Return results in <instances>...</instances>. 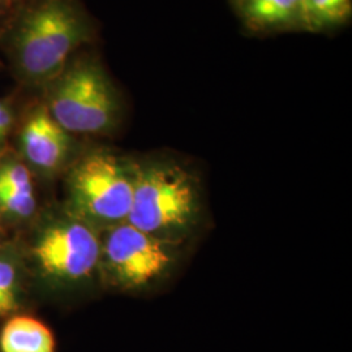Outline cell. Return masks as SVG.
<instances>
[{"mask_svg": "<svg viewBox=\"0 0 352 352\" xmlns=\"http://www.w3.org/2000/svg\"><path fill=\"white\" fill-rule=\"evenodd\" d=\"M81 0H23L0 28V49L23 87L43 89L97 38Z\"/></svg>", "mask_w": 352, "mask_h": 352, "instance_id": "6da1fadb", "label": "cell"}, {"mask_svg": "<svg viewBox=\"0 0 352 352\" xmlns=\"http://www.w3.org/2000/svg\"><path fill=\"white\" fill-rule=\"evenodd\" d=\"M133 162V196L126 222L176 245L188 241L201 225V188L187 167L168 158Z\"/></svg>", "mask_w": 352, "mask_h": 352, "instance_id": "7a4b0ae2", "label": "cell"}, {"mask_svg": "<svg viewBox=\"0 0 352 352\" xmlns=\"http://www.w3.org/2000/svg\"><path fill=\"white\" fill-rule=\"evenodd\" d=\"M52 119L71 135H110L120 124L119 90L94 51H78L42 89Z\"/></svg>", "mask_w": 352, "mask_h": 352, "instance_id": "3957f363", "label": "cell"}, {"mask_svg": "<svg viewBox=\"0 0 352 352\" xmlns=\"http://www.w3.org/2000/svg\"><path fill=\"white\" fill-rule=\"evenodd\" d=\"M69 212L100 232L126 222L133 196V162L106 149L78 155L68 173Z\"/></svg>", "mask_w": 352, "mask_h": 352, "instance_id": "277c9868", "label": "cell"}, {"mask_svg": "<svg viewBox=\"0 0 352 352\" xmlns=\"http://www.w3.org/2000/svg\"><path fill=\"white\" fill-rule=\"evenodd\" d=\"M182 245L157 239L128 222L101 231L100 269L113 287L145 292L170 277Z\"/></svg>", "mask_w": 352, "mask_h": 352, "instance_id": "5b68a950", "label": "cell"}, {"mask_svg": "<svg viewBox=\"0 0 352 352\" xmlns=\"http://www.w3.org/2000/svg\"><path fill=\"white\" fill-rule=\"evenodd\" d=\"M34 257L51 280L84 283L100 269L101 232L69 212L43 230L34 244Z\"/></svg>", "mask_w": 352, "mask_h": 352, "instance_id": "8992f818", "label": "cell"}, {"mask_svg": "<svg viewBox=\"0 0 352 352\" xmlns=\"http://www.w3.org/2000/svg\"><path fill=\"white\" fill-rule=\"evenodd\" d=\"M19 148L26 166L43 175H55L76 160L74 135L52 119L43 101L26 113L19 132Z\"/></svg>", "mask_w": 352, "mask_h": 352, "instance_id": "52a82bcc", "label": "cell"}, {"mask_svg": "<svg viewBox=\"0 0 352 352\" xmlns=\"http://www.w3.org/2000/svg\"><path fill=\"white\" fill-rule=\"evenodd\" d=\"M236 8L252 32H279L305 29L298 0H235Z\"/></svg>", "mask_w": 352, "mask_h": 352, "instance_id": "ba28073f", "label": "cell"}, {"mask_svg": "<svg viewBox=\"0 0 352 352\" xmlns=\"http://www.w3.org/2000/svg\"><path fill=\"white\" fill-rule=\"evenodd\" d=\"M36 195L29 167L16 158L0 162V210L13 218H28L36 212Z\"/></svg>", "mask_w": 352, "mask_h": 352, "instance_id": "9c48e42d", "label": "cell"}, {"mask_svg": "<svg viewBox=\"0 0 352 352\" xmlns=\"http://www.w3.org/2000/svg\"><path fill=\"white\" fill-rule=\"evenodd\" d=\"M1 352H55L50 329L33 317L11 318L0 334Z\"/></svg>", "mask_w": 352, "mask_h": 352, "instance_id": "30bf717a", "label": "cell"}, {"mask_svg": "<svg viewBox=\"0 0 352 352\" xmlns=\"http://www.w3.org/2000/svg\"><path fill=\"white\" fill-rule=\"evenodd\" d=\"M352 0H307V30L318 32L346 24Z\"/></svg>", "mask_w": 352, "mask_h": 352, "instance_id": "8fae6325", "label": "cell"}, {"mask_svg": "<svg viewBox=\"0 0 352 352\" xmlns=\"http://www.w3.org/2000/svg\"><path fill=\"white\" fill-rule=\"evenodd\" d=\"M19 304V276L10 260L0 258V315L14 311Z\"/></svg>", "mask_w": 352, "mask_h": 352, "instance_id": "7c38bea8", "label": "cell"}, {"mask_svg": "<svg viewBox=\"0 0 352 352\" xmlns=\"http://www.w3.org/2000/svg\"><path fill=\"white\" fill-rule=\"evenodd\" d=\"M16 124V113L12 101L0 98V155L4 151L8 138Z\"/></svg>", "mask_w": 352, "mask_h": 352, "instance_id": "4fadbf2b", "label": "cell"}, {"mask_svg": "<svg viewBox=\"0 0 352 352\" xmlns=\"http://www.w3.org/2000/svg\"><path fill=\"white\" fill-rule=\"evenodd\" d=\"M13 8H11L6 1H3V0H0V20L1 21H4L6 19H7V16L11 13Z\"/></svg>", "mask_w": 352, "mask_h": 352, "instance_id": "5bb4252c", "label": "cell"}, {"mask_svg": "<svg viewBox=\"0 0 352 352\" xmlns=\"http://www.w3.org/2000/svg\"><path fill=\"white\" fill-rule=\"evenodd\" d=\"M3 1H6L11 8H13L14 6H17L20 1H23V0H3Z\"/></svg>", "mask_w": 352, "mask_h": 352, "instance_id": "9a60e30c", "label": "cell"}, {"mask_svg": "<svg viewBox=\"0 0 352 352\" xmlns=\"http://www.w3.org/2000/svg\"><path fill=\"white\" fill-rule=\"evenodd\" d=\"M1 25H3V21H1V20H0V28H1Z\"/></svg>", "mask_w": 352, "mask_h": 352, "instance_id": "2e32d148", "label": "cell"}]
</instances>
